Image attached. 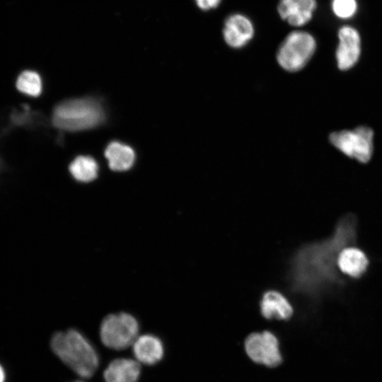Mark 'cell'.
Returning <instances> with one entry per match:
<instances>
[{
    "label": "cell",
    "instance_id": "4",
    "mask_svg": "<svg viewBox=\"0 0 382 382\" xmlns=\"http://www.w3.org/2000/svg\"><path fill=\"white\" fill-rule=\"evenodd\" d=\"M139 325L134 316L120 312L105 316L100 327V337L107 347L121 350L133 344L138 337Z\"/></svg>",
    "mask_w": 382,
    "mask_h": 382
},
{
    "label": "cell",
    "instance_id": "14",
    "mask_svg": "<svg viewBox=\"0 0 382 382\" xmlns=\"http://www.w3.org/2000/svg\"><path fill=\"white\" fill-rule=\"evenodd\" d=\"M141 374L137 361L130 359L112 361L103 373L105 382H137Z\"/></svg>",
    "mask_w": 382,
    "mask_h": 382
},
{
    "label": "cell",
    "instance_id": "18",
    "mask_svg": "<svg viewBox=\"0 0 382 382\" xmlns=\"http://www.w3.org/2000/svg\"><path fill=\"white\" fill-rule=\"evenodd\" d=\"M332 8L336 16L347 19L354 15L357 4L356 0H332Z\"/></svg>",
    "mask_w": 382,
    "mask_h": 382
},
{
    "label": "cell",
    "instance_id": "5",
    "mask_svg": "<svg viewBox=\"0 0 382 382\" xmlns=\"http://www.w3.org/2000/svg\"><path fill=\"white\" fill-rule=\"evenodd\" d=\"M316 42L308 33L296 30L290 33L281 43L277 60L285 70L295 72L303 69L315 52Z\"/></svg>",
    "mask_w": 382,
    "mask_h": 382
},
{
    "label": "cell",
    "instance_id": "12",
    "mask_svg": "<svg viewBox=\"0 0 382 382\" xmlns=\"http://www.w3.org/2000/svg\"><path fill=\"white\" fill-rule=\"evenodd\" d=\"M260 307L263 317L268 319L287 320L292 316L294 312L286 296L276 290L267 291L262 295Z\"/></svg>",
    "mask_w": 382,
    "mask_h": 382
},
{
    "label": "cell",
    "instance_id": "8",
    "mask_svg": "<svg viewBox=\"0 0 382 382\" xmlns=\"http://www.w3.org/2000/svg\"><path fill=\"white\" fill-rule=\"evenodd\" d=\"M339 45L336 59L339 69L346 71L358 62L361 53V40L358 31L349 25L342 26L338 32Z\"/></svg>",
    "mask_w": 382,
    "mask_h": 382
},
{
    "label": "cell",
    "instance_id": "20",
    "mask_svg": "<svg viewBox=\"0 0 382 382\" xmlns=\"http://www.w3.org/2000/svg\"><path fill=\"white\" fill-rule=\"evenodd\" d=\"M5 372L3 367L0 365V382H4Z\"/></svg>",
    "mask_w": 382,
    "mask_h": 382
},
{
    "label": "cell",
    "instance_id": "3",
    "mask_svg": "<svg viewBox=\"0 0 382 382\" xmlns=\"http://www.w3.org/2000/svg\"><path fill=\"white\" fill-rule=\"evenodd\" d=\"M104 117L100 105L90 98L66 100L54 108L52 122L58 129L76 132L98 125Z\"/></svg>",
    "mask_w": 382,
    "mask_h": 382
},
{
    "label": "cell",
    "instance_id": "13",
    "mask_svg": "<svg viewBox=\"0 0 382 382\" xmlns=\"http://www.w3.org/2000/svg\"><path fill=\"white\" fill-rule=\"evenodd\" d=\"M132 346L136 359L147 365L155 364L163 356L164 349L161 340L151 334L138 336Z\"/></svg>",
    "mask_w": 382,
    "mask_h": 382
},
{
    "label": "cell",
    "instance_id": "16",
    "mask_svg": "<svg viewBox=\"0 0 382 382\" xmlns=\"http://www.w3.org/2000/svg\"><path fill=\"white\" fill-rule=\"evenodd\" d=\"M98 163L90 156H78L69 166L71 174L80 182L88 183L93 180L98 175Z\"/></svg>",
    "mask_w": 382,
    "mask_h": 382
},
{
    "label": "cell",
    "instance_id": "21",
    "mask_svg": "<svg viewBox=\"0 0 382 382\" xmlns=\"http://www.w3.org/2000/svg\"><path fill=\"white\" fill-rule=\"evenodd\" d=\"M74 382H82V381H74Z\"/></svg>",
    "mask_w": 382,
    "mask_h": 382
},
{
    "label": "cell",
    "instance_id": "1",
    "mask_svg": "<svg viewBox=\"0 0 382 382\" xmlns=\"http://www.w3.org/2000/svg\"><path fill=\"white\" fill-rule=\"evenodd\" d=\"M357 227L356 216L346 214L339 220L330 237L306 245L296 253L291 270L292 283L296 290L315 296L341 284L337 257L345 247L354 245Z\"/></svg>",
    "mask_w": 382,
    "mask_h": 382
},
{
    "label": "cell",
    "instance_id": "22",
    "mask_svg": "<svg viewBox=\"0 0 382 382\" xmlns=\"http://www.w3.org/2000/svg\"><path fill=\"white\" fill-rule=\"evenodd\" d=\"M0 166H1V163H0Z\"/></svg>",
    "mask_w": 382,
    "mask_h": 382
},
{
    "label": "cell",
    "instance_id": "2",
    "mask_svg": "<svg viewBox=\"0 0 382 382\" xmlns=\"http://www.w3.org/2000/svg\"><path fill=\"white\" fill-rule=\"evenodd\" d=\"M50 346L54 353L81 377L92 376L98 367L96 349L77 330L69 329L54 334Z\"/></svg>",
    "mask_w": 382,
    "mask_h": 382
},
{
    "label": "cell",
    "instance_id": "9",
    "mask_svg": "<svg viewBox=\"0 0 382 382\" xmlns=\"http://www.w3.org/2000/svg\"><path fill=\"white\" fill-rule=\"evenodd\" d=\"M254 28L246 16L236 13L225 21L223 35L226 42L233 48L245 46L253 37Z\"/></svg>",
    "mask_w": 382,
    "mask_h": 382
},
{
    "label": "cell",
    "instance_id": "19",
    "mask_svg": "<svg viewBox=\"0 0 382 382\" xmlns=\"http://www.w3.org/2000/svg\"><path fill=\"white\" fill-rule=\"evenodd\" d=\"M198 7L207 11L217 7L221 0H195Z\"/></svg>",
    "mask_w": 382,
    "mask_h": 382
},
{
    "label": "cell",
    "instance_id": "10",
    "mask_svg": "<svg viewBox=\"0 0 382 382\" xmlns=\"http://www.w3.org/2000/svg\"><path fill=\"white\" fill-rule=\"evenodd\" d=\"M316 8V0H280L277 11L290 25L301 26L311 19Z\"/></svg>",
    "mask_w": 382,
    "mask_h": 382
},
{
    "label": "cell",
    "instance_id": "6",
    "mask_svg": "<svg viewBox=\"0 0 382 382\" xmlns=\"http://www.w3.org/2000/svg\"><path fill=\"white\" fill-rule=\"evenodd\" d=\"M373 129L359 126L354 129L332 132L329 136L331 144L347 156L361 163H368L374 152Z\"/></svg>",
    "mask_w": 382,
    "mask_h": 382
},
{
    "label": "cell",
    "instance_id": "15",
    "mask_svg": "<svg viewBox=\"0 0 382 382\" xmlns=\"http://www.w3.org/2000/svg\"><path fill=\"white\" fill-rule=\"evenodd\" d=\"M105 156L110 168L115 171L129 169L135 158L134 152L131 147L117 141L111 142L107 146Z\"/></svg>",
    "mask_w": 382,
    "mask_h": 382
},
{
    "label": "cell",
    "instance_id": "11",
    "mask_svg": "<svg viewBox=\"0 0 382 382\" xmlns=\"http://www.w3.org/2000/svg\"><path fill=\"white\" fill-rule=\"evenodd\" d=\"M337 264L342 274L352 278H359L366 271L369 259L362 250L351 245L340 251Z\"/></svg>",
    "mask_w": 382,
    "mask_h": 382
},
{
    "label": "cell",
    "instance_id": "7",
    "mask_svg": "<svg viewBox=\"0 0 382 382\" xmlns=\"http://www.w3.org/2000/svg\"><path fill=\"white\" fill-rule=\"evenodd\" d=\"M245 348L247 354L255 362L270 367L277 366L282 362L278 340L270 331L249 335L245 341Z\"/></svg>",
    "mask_w": 382,
    "mask_h": 382
},
{
    "label": "cell",
    "instance_id": "17",
    "mask_svg": "<svg viewBox=\"0 0 382 382\" xmlns=\"http://www.w3.org/2000/svg\"><path fill=\"white\" fill-rule=\"evenodd\" d=\"M16 87L25 95L37 97L41 94L42 89L41 77L34 71H24L17 79Z\"/></svg>",
    "mask_w": 382,
    "mask_h": 382
}]
</instances>
